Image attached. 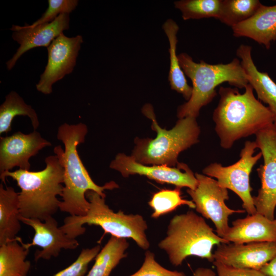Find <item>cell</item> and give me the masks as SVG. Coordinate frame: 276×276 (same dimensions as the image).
<instances>
[{
    "mask_svg": "<svg viewBox=\"0 0 276 276\" xmlns=\"http://www.w3.org/2000/svg\"><path fill=\"white\" fill-rule=\"evenodd\" d=\"M87 131V127L83 123L71 125L65 123L59 127L57 135V139L64 144V150L60 145L54 148L64 170V186L59 210L71 216L86 215L89 207V202L86 197L87 191H95L105 198V190H112L119 187L113 181L102 186L97 185L83 164L77 147L84 142Z\"/></svg>",
    "mask_w": 276,
    "mask_h": 276,
    "instance_id": "obj_1",
    "label": "cell"
},
{
    "mask_svg": "<svg viewBox=\"0 0 276 276\" xmlns=\"http://www.w3.org/2000/svg\"><path fill=\"white\" fill-rule=\"evenodd\" d=\"M220 99L212 118L221 147L230 149L242 138L256 134L273 124V116L254 94L250 84L240 94L237 88L220 86Z\"/></svg>",
    "mask_w": 276,
    "mask_h": 276,
    "instance_id": "obj_2",
    "label": "cell"
},
{
    "mask_svg": "<svg viewBox=\"0 0 276 276\" xmlns=\"http://www.w3.org/2000/svg\"><path fill=\"white\" fill-rule=\"evenodd\" d=\"M45 167L39 171L19 169L0 174V178L6 184V178L11 177L20 189L18 193L20 216L36 218L43 221L52 216L59 209L64 182V170L60 160L56 155L45 159Z\"/></svg>",
    "mask_w": 276,
    "mask_h": 276,
    "instance_id": "obj_3",
    "label": "cell"
},
{
    "mask_svg": "<svg viewBox=\"0 0 276 276\" xmlns=\"http://www.w3.org/2000/svg\"><path fill=\"white\" fill-rule=\"evenodd\" d=\"M178 57L181 69L193 84L190 99L177 109L179 119L189 116L196 118L201 108L213 101L217 95L215 88L222 83L241 89L249 84L248 76L237 58L226 64H212L203 60L195 62L186 53Z\"/></svg>",
    "mask_w": 276,
    "mask_h": 276,
    "instance_id": "obj_4",
    "label": "cell"
},
{
    "mask_svg": "<svg viewBox=\"0 0 276 276\" xmlns=\"http://www.w3.org/2000/svg\"><path fill=\"white\" fill-rule=\"evenodd\" d=\"M142 111L152 120V128L157 135L153 139L136 138L131 156L144 165L175 167L179 163V153L198 142L200 129L196 118L189 116L179 119L173 128L167 130L157 123L150 105H145Z\"/></svg>",
    "mask_w": 276,
    "mask_h": 276,
    "instance_id": "obj_5",
    "label": "cell"
},
{
    "mask_svg": "<svg viewBox=\"0 0 276 276\" xmlns=\"http://www.w3.org/2000/svg\"><path fill=\"white\" fill-rule=\"evenodd\" d=\"M229 243L215 234L203 217L189 211L176 215L170 220L167 235L158 246L166 252L170 262L177 267L191 256L213 263V246Z\"/></svg>",
    "mask_w": 276,
    "mask_h": 276,
    "instance_id": "obj_6",
    "label": "cell"
},
{
    "mask_svg": "<svg viewBox=\"0 0 276 276\" xmlns=\"http://www.w3.org/2000/svg\"><path fill=\"white\" fill-rule=\"evenodd\" d=\"M86 197L89 202L86 215L66 217L60 226L67 236L76 239L84 234L83 225H95L100 226L105 233L112 236L132 239L144 250L149 248L150 243L146 234L148 225L142 215L126 214L122 211L114 212L106 204L105 198L93 191H87Z\"/></svg>",
    "mask_w": 276,
    "mask_h": 276,
    "instance_id": "obj_7",
    "label": "cell"
},
{
    "mask_svg": "<svg viewBox=\"0 0 276 276\" xmlns=\"http://www.w3.org/2000/svg\"><path fill=\"white\" fill-rule=\"evenodd\" d=\"M257 148L255 141H247L241 149L239 159L233 165L223 166L213 163L205 167L204 175L217 179L219 185L236 193L242 201V207L248 215L257 213L250 185L252 169L262 156L261 152L254 155Z\"/></svg>",
    "mask_w": 276,
    "mask_h": 276,
    "instance_id": "obj_8",
    "label": "cell"
},
{
    "mask_svg": "<svg viewBox=\"0 0 276 276\" xmlns=\"http://www.w3.org/2000/svg\"><path fill=\"white\" fill-rule=\"evenodd\" d=\"M195 175L197 186L194 190L188 189L187 192L195 205L196 211L213 222L216 234L223 238L229 227V216L245 211L231 209L226 205L225 201L229 199L228 190L221 187L217 180L204 174L196 173Z\"/></svg>",
    "mask_w": 276,
    "mask_h": 276,
    "instance_id": "obj_9",
    "label": "cell"
},
{
    "mask_svg": "<svg viewBox=\"0 0 276 276\" xmlns=\"http://www.w3.org/2000/svg\"><path fill=\"white\" fill-rule=\"evenodd\" d=\"M255 135L264 163L257 169L261 186L253 197L254 204L257 213L273 220L276 207V125L273 124Z\"/></svg>",
    "mask_w": 276,
    "mask_h": 276,
    "instance_id": "obj_10",
    "label": "cell"
},
{
    "mask_svg": "<svg viewBox=\"0 0 276 276\" xmlns=\"http://www.w3.org/2000/svg\"><path fill=\"white\" fill-rule=\"evenodd\" d=\"M110 168L119 172L124 177L129 175L145 176L159 183H168L176 187L194 190L197 180L195 174L185 164L179 163L175 167L166 165L147 166L136 162L131 156L118 154L110 164Z\"/></svg>",
    "mask_w": 276,
    "mask_h": 276,
    "instance_id": "obj_11",
    "label": "cell"
},
{
    "mask_svg": "<svg viewBox=\"0 0 276 276\" xmlns=\"http://www.w3.org/2000/svg\"><path fill=\"white\" fill-rule=\"evenodd\" d=\"M83 41L81 35L68 37L63 33L47 48V64L36 85L38 91L51 94L53 85L73 72Z\"/></svg>",
    "mask_w": 276,
    "mask_h": 276,
    "instance_id": "obj_12",
    "label": "cell"
},
{
    "mask_svg": "<svg viewBox=\"0 0 276 276\" xmlns=\"http://www.w3.org/2000/svg\"><path fill=\"white\" fill-rule=\"evenodd\" d=\"M52 146L36 130L29 134L20 131L0 138V174L18 167L29 170V159L42 149Z\"/></svg>",
    "mask_w": 276,
    "mask_h": 276,
    "instance_id": "obj_13",
    "label": "cell"
},
{
    "mask_svg": "<svg viewBox=\"0 0 276 276\" xmlns=\"http://www.w3.org/2000/svg\"><path fill=\"white\" fill-rule=\"evenodd\" d=\"M276 255V242L221 243L213 253L214 261L239 268L260 270Z\"/></svg>",
    "mask_w": 276,
    "mask_h": 276,
    "instance_id": "obj_14",
    "label": "cell"
},
{
    "mask_svg": "<svg viewBox=\"0 0 276 276\" xmlns=\"http://www.w3.org/2000/svg\"><path fill=\"white\" fill-rule=\"evenodd\" d=\"M19 220L34 231L32 242L23 243L24 246L27 249L34 246L41 248L34 254L36 261L40 259L49 260L52 257H57L61 249H75L79 245L76 239L70 237L58 226L57 221L52 216L42 221L38 219L25 218L20 215Z\"/></svg>",
    "mask_w": 276,
    "mask_h": 276,
    "instance_id": "obj_15",
    "label": "cell"
},
{
    "mask_svg": "<svg viewBox=\"0 0 276 276\" xmlns=\"http://www.w3.org/2000/svg\"><path fill=\"white\" fill-rule=\"evenodd\" d=\"M69 27V14H60L51 22L33 28L26 25H13L10 29L13 31L12 38L20 45L13 57L6 62L7 69L11 70L21 56L29 50L40 47L48 48L64 30L68 29Z\"/></svg>",
    "mask_w": 276,
    "mask_h": 276,
    "instance_id": "obj_16",
    "label": "cell"
},
{
    "mask_svg": "<svg viewBox=\"0 0 276 276\" xmlns=\"http://www.w3.org/2000/svg\"><path fill=\"white\" fill-rule=\"evenodd\" d=\"M230 243L276 242V219L271 220L256 213L232 222L223 237Z\"/></svg>",
    "mask_w": 276,
    "mask_h": 276,
    "instance_id": "obj_17",
    "label": "cell"
},
{
    "mask_svg": "<svg viewBox=\"0 0 276 276\" xmlns=\"http://www.w3.org/2000/svg\"><path fill=\"white\" fill-rule=\"evenodd\" d=\"M232 28L234 36L249 38L269 49L276 40V5L261 4L251 17Z\"/></svg>",
    "mask_w": 276,
    "mask_h": 276,
    "instance_id": "obj_18",
    "label": "cell"
},
{
    "mask_svg": "<svg viewBox=\"0 0 276 276\" xmlns=\"http://www.w3.org/2000/svg\"><path fill=\"white\" fill-rule=\"evenodd\" d=\"M251 49L250 46L241 44L236 54L248 76L249 84L256 91L258 99L268 105L276 125V83L267 73L258 71L251 57Z\"/></svg>",
    "mask_w": 276,
    "mask_h": 276,
    "instance_id": "obj_19",
    "label": "cell"
},
{
    "mask_svg": "<svg viewBox=\"0 0 276 276\" xmlns=\"http://www.w3.org/2000/svg\"><path fill=\"white\" fill-rule=\"evenodd\" d=\"M18 193L12 187L0 185V245L17 237L21 225Z\"/></svg>",
    "mask_w": 276,
    "mask_h": 276,
    "instance_id": "obj_20",
    "label": "cell"
},
{
    "mask_svg": "<svg viewBox=\"0 0 276 276\" xmlns=\"http://www.w3.org/2000/svg\"><path fill=\"white\" fill-rule=\"evenodd\" d=\"M163 29L169 42L170 70L168 80L171 88L181 94L188 101L192 95V87L188 83L176 54V45L178 41L177 34L179 27L175 21L170 18L164 22Z\"/></svg>",
    "mask_w": 276,
    "mask_h": 276,
    "instance_id": "obj_21",
    "label": "cell"
},
{
    "mask_svg": "<svg viewBox=\"0 0 276 276\" xmlns=\"http://www.w3.org/2000/svg\"><path fill=\"white\" fill-rule=\"evenodd\" d=\"M29 251L18 237L0 245V276H27L31 266L26 260Z\"/></svg>",
    "mask_w": 276,
    "mask_h": 276,
    "instance_id": "obj_22",
    "label": "cell"
},
{
    "mask_svg": "<svg viewBox=\"0 0 276 276\" xmlns=\"http://www.w3.org/2000/svg\"><path fill=\"white\" fill-rule=\"evenodd\" d=\"M126 238L111 236L95 258V262L85 276H109L121 260L127 256L129 247Z\"/></svg>",
    "mask_w": 276,
    "mask_h": 276,
    "instance_id": "obj_23",
    "label": "cell"
},
{
    "mask_svg": "<svg viewBox=\"0 0 276 276\" xmlns=\"http://www.w3.org/2000/svg\"><path fill=\"white\" fill-rule=\"evenodd\" d=\"M17 116L28 117L35 130L39 122L35 110L25 103L16 91H11L6 97L0 106V134L8 133L11 130V123Z\"/></svg>",
    "mask_w": 276,
    "mask_h": 276,
    "instance_id": "obj_24",
    "label": "cell"
},
{
    "mask_svg": "<svg viewBox=\"0 0 276 276\" xmlns=\"http://www.w3.org/2000/svg\"><path fill=\"white\" fill-rule=\"evenodd\" d=\"M261 4L258 0H221L218 19L232 28L251 17Z\"/></svg>",
    "mask_w": 276,
    "mask_h": 276,
    "instance_id": "obj_25",
    "label": "cell"
},
{
    "mask_svg": "<svg viewBox=\"0 0 276 276\" xmlns=\"http://www.w3.org/2000/svg\"><path fill=\"white\" fill-rule=\"evenodd\" d=\"M180 188L174 189H163L154 193L148 204L153 210L151 217L158 218L160 216L171 213L178 206L185 205L195 209L192 200L183 199L181 196Z\"/></svg>",
    "mask_w": 276,
    "mask_h": 276,
    "instance_id": "obj_26",
    "label": "cell"
},
{
    "mask_svg": "<svg viewBox=\"0 0 276 276\" xmlns=\"http://www.w3.org/2000/svg\"><path fill=\"white\" fill-rule=\"evenodd\" d=\"M221 4V0H181L174 3L185 20L210 17L218 19Z\"/></svg>",
    "mask_w": 276,
    "mask_h": 276,
    "instance_id": "obj_27",
    "label": "cell"
},
{
    "mask_svg": "<svg viewBox=\"0 0 276 276\" xmlns=\"http://www.w3.org/2000/svg\"><path fill=\"white\" fill-rule=\"evenodd\" d=\"M101 249L100 245L90 248L83 249L72 264L54 276H84L87 271L89 264L96 258Z\"/></svg>",
    "mask_w": 276,
    "mask_h": 276,
    "instance_id": "obj_28",
    "label": "cell"
},
{
    "mask_svg": "<svg viewBox=\"0 0 276 276\" xmlns=\"http://www.w3.org/2000/svg\"><path fill=\"white\" fill-rule=\"evenodd\" d=\"M48 7L42 16L31 25L29 28L48 23L53 21L62 14H70L75 9L78 4L77 0H48Z\"/></svg>",
    "mask_w": 276,
    "mask_h": 276,
    "instance_id": "obj_29",
    "label": "cell"
},
{
    "mask_svg": "<svg viewBox=\"0 0 276 276\" xmlns=\"http://www.w3.org/2000/svg\"><path fill=\"white\" fill-rule=\"evenodd\" d=\"M129 276H186L182 271L170 270L165 268L155 260V255L147 250L143 264L140 268Z\"/></svg>",
    "mask_w": 276,
    "mask_h": 276,
    "instance_id": "obj_30",
    "label": "cell"
},
{
    "mask_svg": "<svg viewBox=\"0 0 276 276\" xmlns=\"http://www.w3.org/2000/svg\"><path fill=\"white\" fill-rule=\"evenodd\" d=\"M213 263L216 268L218 276H268L258 270L235 268L216 261Z\"/></svg>",
    "mask_w": 276,
    "mask_h": 276,
    "instance_id": "obj_31",
    "label": "cell"
},
{
    "mask_svg": "<svg viewBox=\"0 0 276 276\" xmlns=\"http://www.w3.org/2000/svg\"><path fill=\"white\" fill-rule=\"evenodd\" d=\"M260 270L268 276H276V255Z\"/></svg>",
    "mask_w": 276,
    "mask_h": 276,
    "instance_id": "obj_32",
    "label": "cell"
},
{
    "mask_svg": "<svg viewBox=\"0 0 276 276\" xmlns=\"http://www.w3.org/2000/svg\"><path fill=\"white\" fill-rule=\"evenodd\" d=\"M192 276H216V273L210 268L199 267L195 270Z\"/></svg>",
    "mask_w": 276,
    "mask_h": 276,
    "instance_id": "obj_33",
    "label": "cell"
}]
</instances>
